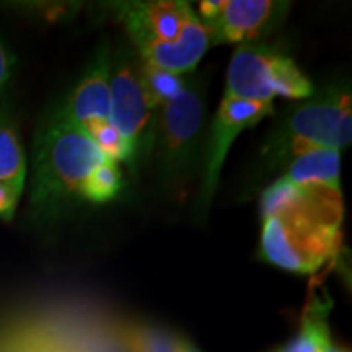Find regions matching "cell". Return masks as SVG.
Masks as SVG:
<instances>
[{"label": "cell", "instance_id": "5b68a950", "mask_svg": "<svg viewBox=\"0 0 352 352\" xmlns=\"http://www.w3.org/2000/svg\"><path fill=\"white\" fill-rule=\"evenodd\" d=\"M315 85L296 60L274 47L240 44L227 69L223 100L272 103L274 98L307 100Z\"/></svg>", "mask_w": 352, "mask_h": 352}, {"label": "cell", "instance_id": "ffe728a7", "mask_svg": "<svg viewBox=\"0 0 352 352\" xmlns=\"http://www.w3.org/2000/svg\"><path fill=\"white\" fill-rule=\"evenodd\" d=\"M183 352H202L201 349H197V347L192 344L191 341H186V344H184V351Z\"/></svg>", "mask_w": 352, "mask_h": 352}, {"label": "cell", "instance_id": "9c48e42d", "mask_svg": "<svg viewBox=\"0 0 352 352\" xmlns=\"http://www.w3.org/2000/svg\"><path fill=\"white\" fill-rule=\"evenodd\" d=\"M272 0H202L197 15L212 44H248L271 32L289 10Z\"/></svg>", "mask_w": 352, "mask_h": 352}, {"label": "cell", "instance_id": "8fae6325", "mask_svg": "<svg viewBox=\"0 0 352 352\" xmlns=\"http://www.w3.org/2000/svg\"><path fill=\"white\" fill-rule=\"evenodd\" d=\"M296 184H320L341 189V151L338 148H316L297 157L285 166L284 175Z\"/></svg>", "mask_w": 352, "mask_h": 352}, {"label": "cell", "instance_id": "5bb4252c", "mask_svg": "<svg viewBox=\"0 0 352 352\" xmlns=\"http://www.w3.org/2000/svg\"><path fill=\"white\" fill-rule=\"evenodd\" d=\"M327 314L328 311L321 307V303L315 310H308L296 336L272 352H320L324 340L331 336Z\"/></svg>", "mask_w": 352, "mask_h": 352}, {"label": "cell", "instance_id": "277c9868", "mask_svg": "<svg viewBox=\"0 0 352 352\" xmlns=\"http://www.w3.org/2000/svg\"><path fill=\"white\" fill-rule=\"evenodd\" d=\"M352 139L349 83H331L289 108L261 148L263 168L285 170L290 162L316 148L344 151Z\"/></svg>", "mask_w": 352, "mask_h": 352}, {"label": "cell", "instance_id": "6da1fadb", "mask_svg": "<svg viewBox=\"0 0 352 352\" xmlns=\"http://www.w3.org/2000/svg\"><path fill=\"white\" fill-rule=\"evenodd\" d=\"M259 210V258L266 263L296 274H314L338 254L342 191L279 176L263 191Z\"/></svg>", "mask_w": 352, "mask_h": 352}, {"label": "cell", "instance_id": "d6986e66", "mask_svg": "<svg viewBox=\"0 0 352 352\" xmlns=\"http://www.w3.org/2000/svg\"><path fill=\"white\" fill-rule=\"evenodd\" d=\"M320 352H351L349 349H346V347H342L340 344H336V342L333 341V338L329 336L324 340L323 344L320 347Z\"/></svg>", "mask_w": 352, "mask_h": 352}, {"label": "cell", "instance_id": "4fadbf2b", "mask_svg": "<svg viewBox=\"0 0 352 352\" xmlns=\"http://www.w3.org/2000/svg\"><path fill=\"white\" fill-rule=\"evenodd\" d=\"M26 155L20 135L7 113L0 111V184L23 191Z\"/></svg>", "mask_w": 352, "mask_h": 352}, {"label": "cell", "instance_id": "e0dca14e", "mask_svg": "<svg viewBox=\"0 0 352 352\" xmlns=\"http://www.w3.org/2000/svg\"><path fill=\"white\" fill-rule=\"evenodd\" d=\"M21 191L8 184H0V219L12 220L19 206Z\"/></svg>", "mask_w": 352, "mask_h": 352}, {"label": "cell", "instance_id": "ac0fdd59", "mask_svg": "<svg viewBox=\"0 0 352 352\" xmlns=\"http://www.w3.org/2000/svg\"><path fill=\"white\" fill-rule=\"evenodd\" d=\"M74 352H129L124 347V344L118 340V336H114L113 340H98V341H90L82 347H77Z\"/></svg>", "mask_w": 352, "mask_h": 352}, {"label": "cell", "instance_id": "7c38bea8", "mask_svg": "<svg viewBox=\"0 0 352 352\" xmlns=\"http://www.w3.org/2000/svg\"><path fill=\"white\" fill-rule=\"evenodd\" d=\"M129 352H183L186 338L151 323L124 324L116 334Z\"/></svg>", "mask_w": 352, "mask_h": 352}, {"label": "cell", "instance_id": "8992f818", "mask_svg": "<svg viewBox=\"0 0 352 352\" xmlns=\"http://www.w3.org/2000/svg\"><path fill=\"white\" fill-rule=\"evenodd\" d=\"M111 120L131 153V168L152 155L158 103L148 91L142 60L129 50H120L109 60Z\"/></svg>", "mask_w": 352, "mask_h": 352}, {"label": "cell", "instance_id": "7a4b0ae2", "mask_svg": "<svg viewBox=\"0 0 352 352\" xmlns=\"http://www.w3.org/2000/svg\"><path fill=\"white\" fill-rule=\"evenodd\" d=\"M124 188L120 164L57 108L34 142L32 204L39 214L54 215L77 202L107 204Z\"/></svg>", "mask_w": 352, "mask_h": 352}, {"label": "cell", "instance_id": "ba28073f", "mask_svg": "<svg viewBox=\"0 0 352 352\" xmlns=\"http://www.w3.org/2000/svg\"><path fill=\"white\" fill-rule=\"evenodd\" d=\"M206 98L201 85L186 82L178 95L158 109L152 155L165 179H178L195 165L202 142Z\"/></svg>", "mask_w": 352, "mask_h": 352}, {"label": "cell", "instance_id": "9a60e30c", "mask_svg": "<svg viewBox=\"0 0 352 352\" xmlns=\"http://www.w3.org/2000/svg\"><path fill=\"white\" fill-rule=\"evenodd\" d=\"M142 70L148 91L158 103V107H162L166 101L178 95L188 82L183 76H176V74L168 72V70L153 67V65L144 63Z\"/></svg>", "mask_w": 352, "mask_h": 352}, {"label": "cell", "instance_id": "30bf717a", "mask_svg": "<svg viewBox=\"0 0 352 352\" xmlns=\"http://www.w3.org/2000/svg\"><path fill=\"white\" fill-rule=\"evenodd\" d=\"M274 113V104L264 101L220 100L219 111L215 114L208 145H206L204 173H202L199 208L206 209L217 191L220 171L226 164L233 142L241 132L252 129L266 116Z\"/></svg>", "mask_w": 352, "mask_h": 352}, {"label": "cell", "instance_id": "2e32d148", "mask_svg": "<svg viewBox=\"0 0 352 352\" xmlns=\"http://www.w3.org/2000/svg\"><path fill=\"white\" fill-rule=\"evenodd\" d=\"M15 54L10 51L6 41L0 38V95H3V91L10 85L13 72H15Z\"/></svg>", "mask_w": 352, "mask_h": 352}, {"label": "cell", "instance_id": "52a82bcc", "mask_svg": "<svg viewBox=\"0 0 352 352\" xmlns=\"http://www.w3.org/2000/svg\"><path fill=\"white\" fill-rule=\"evenodd\" d=\"M109 60L108 47H101L59 109L104 155L131 168L129 148L111 120Z\"/></svg>", "mask_w": 352, "mask_h": 352}, {"label": "cell", "instance_id": "3957f363", "mask_svg": "<svg viewBox=\"0 0 352 352\" xmlns=\"http://www.w3.org/2000/svg\"><path fill=\"white\" fill-rule=\"evenodd\" d=\"M113 8L144 64L184 76L212 46L209 32L188 2L139 0L114 3Z\"/></svg>", "mask_w": 352, "mask_h": 352}]
</instances>
